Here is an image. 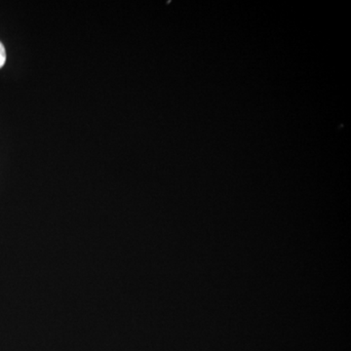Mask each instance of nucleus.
<instances>
[{
  "mask_svg": "<svg viewBox=\"0 0 351 351\" xmlns=\"http://www.w3.org/2000/svg\"><path fill=\"white\" fill-rule=\"evenodd\" d=\"M6 61V52L3 44L0 43V68L4 66Z\"/></svg>",
  "mask_w": 351,
  "mask_h": 351,
  "instance_id": "obj_1",
  "label": "nucleus"
}]
</instances>
